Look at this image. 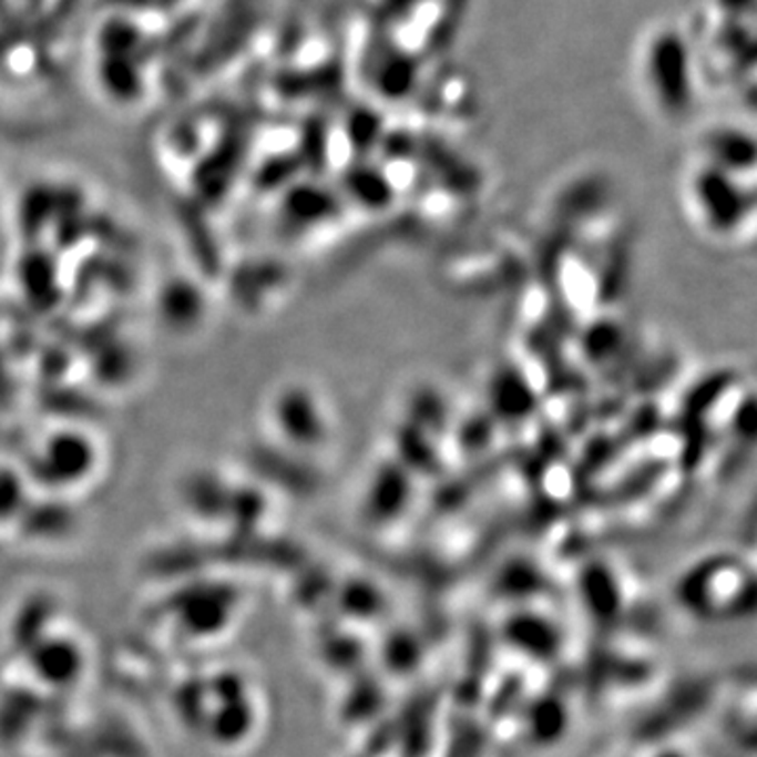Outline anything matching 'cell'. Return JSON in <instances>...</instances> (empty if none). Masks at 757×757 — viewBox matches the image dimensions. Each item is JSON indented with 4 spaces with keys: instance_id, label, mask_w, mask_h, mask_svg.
I'll use <instances>...</instances> for the list:
<instances>
[{
    "instance_id": "2",
    "label": "cell",
    "mask_w": 757,
    "mask_h": 757,
    "mask_svg": "<svg viewBox=\"0 0 757 757\" xmlns=\"http://www.w3.org/2000/svg\"><path fill=\"white\" fill-rule=\"evenodd\" d=\"M637 82L669 121L695 110L700 63L695 42L676 28H655L637 49Z\"/></svg>"
},
{
    "instance_id": "1",
    "label": "cell",
    "mask_w": 757,
    "mask_h": 757,
    "mask_svg": "<svg viewBox=\"0 0 757 757\" xmlns=\"http://www.w3.org/2000/svg\"><path fill=\"white\" fill-rule=\"evenodd\" d=\"M756 164L738 163L698 147L686 177V198L696 222L722 241L743 238L754 229Z\"/></svg>"
}]
</instances>
